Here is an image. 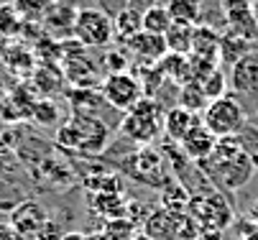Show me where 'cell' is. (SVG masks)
Returning a JSON list of instances; mask_svg holds the SVG:
<instances>
[{"label": "cell", "mask_w": 258, "mask_h": 240, "mask_svg": "<svg viewBox=\"0 0 258 240\" xmlns=\"http://www.w3.org/2000/svg\"><path fill=\"white\" fill-rule=\"evenodd\" d=\"M143 232L151 240H176L181 235V220L171 210H156L149 220H146Z\"/></svg>", "instance_id": "13"}, {"label": "cell", "mask_w": 258, "mask_h": 240, "mask_svg": "<svg viewBox=\"0 0 258 240\" xmlns=\"http://www.w3.org/2000/svg\"><path fill=\"white\" fill-rule=\"evenodd\" d=\"M56 0H16V13L23 16L26 21H39L49 13V8Z\"/></svg>", "instance_id": "24"}, {"label": "cell", "mask_w": 258, "mask_h": 240, "mask_svg": "<svg viewBox=\"0 0 258 240\" xmlns=\"http://www.w3.org/2000/svg\"><path fill=\"white\" fill-rule=\"evenodd\" d=\"M100 95H102L107 108L120 110V113H128L141 97H146L138 77L131 74V72H113V74H107L102 79Z\"/></svg>", "instance_id": "6"}, {"label": "cell", "mask_w": 258, "mask_h": 240, "mask_svg": "<svg viewBox=\"0 0 258 240\" xmlns=\"http://www.w3.org/2000/svg\"><path fill=\"white\" fill-rule=\"evenodd\" d=\"M245 215H248V220H250L253 225H258V197L250 202V207H248V212H245Z\"/></svg>", "instance_id": "30"}, {"label": "cell", "mask_w": 258, "mask_h": 240, "mask_svg": "<svg viewBox=\"0 0 258 240\" xmlns=\"http://www.w3.org/2000/svg\"><path fill=\"white\" fill-rule=\"evenodd\" d=\"M161 130H164V115H161V105L154 97H141L120 120V133L128 141L141 146L154 143Z\"/></svg>", "instance_id": "2"}, {"label": "cell", "mask_w": 258, "mask_h": 240, "mask_svg": "<svg viewBox=\"0 0 258 240\" xmlns=\"http://www.w3.org/2000/svg\"><path fill=\"white\" fill-rule=\"evenodd\" d=\"M202 3H205V0H202Z\"/></svg>", "instance_id": "35"}, {"label": "cell", "mask_w": 258, "mask_h": 240, "mask_svg": "<svg viewBox=\"0 0 258 240\" xmlns=\"http://www.w3.org/2000/svg\"><path fill=\"white\" fill-rule=\"evenodd\" d=\"M192 39H195V26H187V23H171V28L164 33L166 51L181 54V56L192 54Z\"/></svg>", "instance_id": "18"}, {"label": "cell", "mask_w": 258, "mask_h": 240, "mask_svg": "<svg viewBox=\"0 0 258 240\" xmlns=\"http://www.w3.org/2000/svg\"><path fill=\"white\" fill-rule=\"evenodd\" d=\"M75 16H77V8L54 3V6L49 8V13L44 16V23H46V26H54V31H56V26H59V28H64V33H72V28H75ZM54 31H51V33H54Z\"/></svg>", "instance_id": "22"}, {"label": "cell", "mask_w": 258, "mask_h": 240, "mask_svg": "<svg viewBox=\"0 0 258 240\" xmlns=\"http://www.w3.org/2000/svg\"><path fill=\"white\" fill-rule=\"evenodd\" d=\"M235 138H238L240 148L245 151V156L250 158L253 169L258 171V125L248 120V123H245V125L240 128V133L235 135Z\"/></svg>", "instance_id": "23"}, {"label": "cell", "mask_w": 258, "mask_h": 240, "mask_svg": "<svg viewBox=\"0 0 258 240\" xmlns=\"http://www.w3.org/2000/svg\"><path fill=\"white\" fill-rule=\"evenodd\" d=\"M220 11H223V21L228 23L230 31L245 36L248 41H258V16L255 6L248 0H220Z\"/></svg>", "instance_id": "7"}, {"label": "cell", "mask_w": 258, "mask_h": 240, "mask_svg": "<svg viewBox=\"0 0 258 240\" xmlns=\"http://www.w3.org/2000/svg\"><path fill=\"white\" fill-rule=\"evenodd\" d=\"M61 240H95V237L87 235V232H80V230H67Z\"/></svg>", "instance_id": "29"}, {"label": "cell", "mask_w": 258, "mask_h": 240, "mask_svg": "<svg viewBox=\"0 0 258 240\" xmlns=\"http://www.w3.org/2000/svg\"><path fill=\"white\" fill-rule=\"evenodd\" d=\"M125 49L136 56V61H141L143 66H154L159 64L169 51H166V41L164 36H154V33H146V31H138L136 36L125 44Z\"/></svg>", "instance_id": "10"}, {"label": "cell", "mask_w": 258, "mask_h": 240, "mask_svg": "<svg viewBox=\"0 0 258 240\" xmlns=\"http://www.w3.org/2000/svg\"><path fill=\"white\" fill-rule=\"evenodd\" d=\"M164 8L169 11L174 23L200 26L205 18V3L202 0H164Z\"/></svg>", "instance_id": "16"}, {"label": "cell", "mask_w": 258, "mask_h": 240, "mask_svg": "<svg viewBox=\"0 0 258 240\" xmlns=\"http://www.w3.org/2000/svg\"><path fill=\"white\" fill-rule=\"evenodd\" d=\"M197 166L202 169L207 182H212L217 187V192H223V194H233V192L243 189L255 174L250 158L240 148L235 135L233 138H217L212 153L205 161H200Z\"/></svg>", "instance_id": "1"}, {"label": "cell", "mask_w": 258, "mask_h": 240, "mask_svg": "<svg viewBox=\"0 0 258 240\" xmlns=\"http://www.w3.org/2000/svg\"><path fill=\"white\" fill-rule=\"evenodd\" d=\"M248 3H250V6H258V0H248Z\"/></svg>", "instance_id": "33"}, {"label": "cell", "mask_w": 258, "mask_h": 240, "mask_svg": "<svg viewBox=\"0 0 258 240\" xmlns=\"http://www.w3.org/2000/svg\"><path fill=\"white\" fill-rule=\"evenodd\" d=\"M200 120H202V118H200L197 113L181 108V105H174V108L164 115V133L169 135L174 143H181V138H184V135H187Z\"/></svg>", "instance_id": "14"}, {"label": "cell", "mask_w": 258, "mask_h": 240, "mask_svg": "<svg viewBox=\"0 0 258 240\" xmlns=\"http://www.w3.org/2000/svg\"><path fill=\"white\" fill-rule=\"evenodd\" d=\"M133 240H151V237H149V235H146V232H141V235H136Z\"/></svg>", "instance_id": "31"}, {"label": "cell", "mask_w": 258, "mask_h": 240, "mask_svg": "<svg viewBox=\"0 0 258 240\" xmlns=\"http://www.w3.org/2000/svg\"><path fill=\"white\" fill-rule=\"evenodd\" d=\"M59 143L75 151H85V153H100L110 143L107 125L100 118L75 115L59 130Z\"/></svg>", "instance_id": "4"}, {"label": "cell", "mask_w": 258, "mask_h": 240, "mask_svg": "<svg viewBox=\"0 0 258 240\" xmlns=\"http://www.w3.org/2000/svg\"><path fill=\"white\" fill-rule=\"evenodd\" d=\"M159 0H128V6L125 8H131V11H136V13H146L151 6H156Z\"/></svg>", "instance_id": "28"}, {"label": "cell", "mask_w": 258, "mask_h": 240, "mask_svg": "<svg viewBox=\"0 0 258 240\" xmlns=\"http://www.w3.org/2000/svg\"><path fill=\"white\" fill-rule=\"evenodd\" d=\"M16 164H18V158H16L13 148H11L3 138H0V177H6Z\"/></svg>", "instance_id": "26"}, {"label": "cell", "mask_w": 258, "mask_h": 240, "mask_svg": "<svg viewBox=\"0 0 258 240\" xmlns=\"http://www.w3.org/2000/svg\"><path fill=\"white\" fill-rule=\"evenodd\" d=\"M51 220V215H49V210L44 207L41 202H36V199H23L18 207L11 212V225L21 232V235H26L28 240H36L39 237V232L46 227V222Z\"/></svg>", "instance_id": "8"}, {"label": "cell", "mask_w": 258, "mask_h": 240, "mask_svg": "<svg viewBox=\"0 0 258 240\" xmlns=\"http://www.w3.org/2000/svg\"><path fill=\"white\" fill-rule=\"evenodd\" d=\"M33 120L41 123V125H54L56 118H59V108L49 100H41V102H33V110H31Z\"/></svg>", "instance_id": "25"}, {"label": "cell", "mask_w": 258, "mask_h": 240, "mask_svg": "<svg viewBox=\"0 0 258 240\" xmlns=\"http://www.w3.org/2000/svg\"><path fill=\"white\" fill-rule=\"evenodd\" d=\"M215 143H217V138L215 135L202 125V120L184 135L181 138V143H179V148L184 151V156H187L189 161H205L210 153H212V148H215Z\"/></svg>", "instance_id": "12"}, {"label": "cell", "mask_w": 258, "mask_h": 240, "mask_svg": "<svg viewBox=\"0 0 258 240\" xmlns=\"http://www.w3.org/2000/svg\"><path fill=\"white\" fill-rule=\"evenodd\" d=\"M156 66L164 72V77H166L169 82H176L179 87H181V85H187V82H192V61H189V56L166 54Z\"/></svg>", "instance_id": "17"}, {"label": "cell", "mask_w": 258, "mask_h": 240, "mask_svg": "<svg viewBox=\"0 0 258 240\" xmlns=\"http://www.w3.org/2000/svg\"><path fill=\"white\" fill-rule=\"evenodd\" d=\"M0 240H28V237L21 235L11 222H3V220H0Z\"/></svg>", "instance_id": "27"}, {"label": "cell", "mask_w": 258, "mask_h": 240, "mask_svg": "<svg viewBox=\"0 0 258 240\" xmlns=\"http://www.w3.org/2000/svg\"><path fill=\"white\" fill-rule=\"evenodd\" d=\"M72 36H75L82 46H90V49L107 46L115 39L113 18H110L102 8H80L77 16H75Z\"/></svg>", "instance_id": "5"}, {"label": "cell", "mask_w": 258, "mask_h": 240, "mask_svg": "<svg viewBox=\"0 0 258 240\" xmlns=\"http://www.w3.org/2000/svg\"><path fill=\"white\" fill-rule=\"evenodd\" d=\"M207 95H205V90H202V85L200 82H187V85H181L179 87V102L176 105H181V108H187V110H192V113H202L205 108H207Z\"/></svg>", "instance_id": "21"}, {"label": "cell", "mask_w": 258, "mask_h": 240, "mask_svg": "<svg viewBox=\"0 0 258 240\" xmlns=\"http://www.w3.org/2000/svg\"><path fill=\"white\" fill-rule=\"evenodd\" d=\"M113 26H115V39L125 46L136 36V33L141 31V13H136L131 8H123V11H118Z\"/></svg>", "instance_id": "20"}, {"label": "cell", "mask_w": 258, "mask_h": 240, "mask_svg": "<svg viewBox=\"0 0 258 240\" xmlns=\"http://www.w3.org/2000/svg\"><path fill=\"white\" fill-rule=\"evenodd\" d=\"M171 23L174 21H171L169 11L164 8V3H156L146 13H141V31L154 33V36H164V33L171 28Z\"/></svg>", "instance_id": "19"}, {"label": "cell", "mask_w": 258, "mask_h": 240, "mask_svg": "<svg viewBox=\"0 0 258 240\" xmlns=\"http://www.w3.org/2000/svg\"><path fill=\"white\" fill-rule=\"evenodd\" d=\"M248 123L245 110L238 102L235 95H223L207 102V108L202 110V125L215 135V138H233L240 133V128Z\"/></svg>", "instance_id": "3"}, {"label": "cell", "mask_w": 258, "mask_h": 240, "mask_svg": "<svg viewBox=\"0 0 258 240\" xmlns=\"http://www.w3.org/2000/svg\"><path fill=\"white\" fill-rule=\"evenodd\" d=\"M228 85L238 95H250L258 97V49L248 51L243 59H238L230 72H228Z\"/></svg>", "instance_id": "9"}, {"label": "cell", "mask_w": 258, "mask_h": 240, "mask_svg": "<svg viewBox=\"0 0 258 240\" xmlns=\"http://www.w3.org/2000/svg\"><path fill=\"white\" fill-rule=\"evenodd\" d=\"M255 49H258V41H255Z\"/></svg>", "instance_id": "34"}, {"label": "cell", "mask_w": 258, "mask_h": 240, "mask_svg": "<svg viewBox=\"0 0 258 240\" xmlns=\"http://www.w3.org/2000/svg\"><path fill=\"white\" fill-rule=\"evenodd\" d=\"M253 49H255L253 41H248L245 36H240V33H235L230 28L225 33H220V61L225 66H233L238 59H243Z\"/></svg>", "instance_id": "15"}, {"label": "cell", "mask_w": 258, "mask_h": 240, "mask_svg": "<svg viewBox=\"0 0 258 240\" xmlns=\"http://www.w3.org/2000/svg\"><path fill=\"white\" fill-rule=\"evenodd\" d=\"M253 123H255V125H258V108H255V120H253Z\"/></svg>", "instance_id": "32"}, {"label": "cell", "mask_w": 258, "mask_h": 240, "mask_svg": "<svg viewBox=\"0 0 258 240\" xmlns=\"http://www.w3.org/2000/svg\"><path fill=\"white\" fill-rule=\"evenodd\" d=\"M189 59L195 61H207L217 64L220 61V33L212 26H195V39H192V54Z\"/></svg>", "instance_id": "11"}]
</instances>
